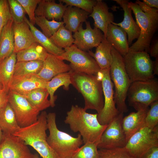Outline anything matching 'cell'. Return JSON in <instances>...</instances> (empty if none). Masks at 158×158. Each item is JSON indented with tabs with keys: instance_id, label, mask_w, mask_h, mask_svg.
Wrapping results in <instances>:
<instances>
[{
	"instance_id": "1",
	"label": "cell",
	"mask_w": 158,
	"mask_h": 158,
	"mask_svg": "<svg viewBox=\"0 0 158 158\" xmlns=\"http://www.w3.org/2000/svg\"><path fill=\"white\" fill-rule=\"evenodd\" d=\"M97 115V113L87 112L84 108L78 105H72L67 112L64 122L68 125L72 131L79 133L84 144H98L108 125L101 124L98 121Z\"/></svg>"
},
{
	"instance_id": "2",
	"label": "cell",
	"mask_w": 158,
	"mask_h": 158,
	"mask_svg": "<svg viewBox=\"0 0 158 158\" xmlns=\"http://www.w3.org/2000/svg\"><path fill=\"white\" fill-rule=\"evenodd\" d=\"M71 84L82 95L85 101L84 109L96 111L97 113L104 104L102 82L97 75L70 71Z\"/></svg>"
},
{
	"instance_id": "3",
	"label": "cell",
	"mask_w": 158,
	"mask_h": 158,
	"mask_svg": "<svg viewBox=\"0 0 158 158\" xmlns=\"http://www.w3.org/2000/svg\"><path fill=\"white\" fill-rule=\"evenodd\" d=\"M47 114L46 111H42L35 122L25 127H20L12 135L32 147L42 158H58L47 142Z\"/></svg>"
},
{
	"instance_id": "4",
	"label": "cell",
	"mask_w": 158,
	"mask_h": 158,
	"mask_svg": "<svg viewBox=\"0 0 158 158\" xmlns=\"http://www.w3.org/2000/svg\"><path fill=\"white\" fill-rule=\"evenodd\" d=\"M56 118L55 112L47 114L49 132L47 139L48 143L58 158H71L83 144L81 136L79 133L77 137H74L59 130L56 125Z\"/></svg>"
},
{
	"instance_id": "5",
	"label": "cell",
	"mask_w": 158,
	"mask_h": 158,
	"mask_svg": "<svg viewBox=\"0 0 158 158\" xmlns=\"http://www.w3.org/2000/svg\"><path fill=\"white\" fill-rule=\"evenodd\" d=\"M111 55L109 75L115 89L114 100L118 111L123 113L128 111L126 100L131 82L126 71L122 56L113 47Z\"/></svg>"
},
{
	"instance_id": "6",
	"label": "cell",
	"mask_w": 158,
	"mask_h": 158,
	"mask_svg": "<svg viewBox=\"0 0 158 158\" xmlns=\"http://www.w3.org/2000/svg\"><path fill=\"white\" fill-rule=\"evenodd\" d=\"M128 6L134 14L136 22L140 30L138 37L129 47V51H144L148 53L152 39L158 28V14L145 13L135 2L129 1Z\"/></svg>"
},
{
	"instance_id": "7",
	"label": "cell",
	"mask_w": 158,
	"mask_h": 158,
	"mask_svg": "<svg viewBox=\"0 0 158 158\" xmlns=\"http://www.w3.org/2000/svg\"><path fill=\"white\" fill-rule=\"evenodd\" d=\"M123 57L125 69L131 83L154 78L153 61L148 53L144 51H129Z\"/></svg>"
},
{
	"instance_id": "8",
	"label": "cell",
	"mask_w": 158,
	"mask_h": 158,
	"mask_svg": "<svg viewBox=\"0 0 158 158\" xmlns=\"http://www.w3.org/2000/svg\"><path fill=\"white\" fill-rule=\"evenodd\" d=\"M109 70L110 68L100 69L97 75L101 81L104 97L103 107L97 113L98 121L102 125H108L120 113L114 100V85L110 78Z\"/></svg>"
},
{
	"instance_id": "9",
	"label": "cell",
	"mask_w": 158,
	"mask_h": 158,
	"mask_svg": "<svg viewBox=\"0 0 158 158\" xmlns=\"http://www.w3.org/2000/svg\"><path fill=\"white\" fill-rule=\"evenodd\" d=\"M156 146H158V126L152 128L144 125L129 139L125 147L132 155L140 158Z\"/></svg>"
},
{
	"instance_id": "10",
	"label": "cell",
	"mask_w": 158,
	"mask_h": 158,
	"mask_svg": "<svg viewBox=\"0 0 158 158\" xmlns=\"http://www.w3.org/2000/svg\"><path fill=\"white\" fill-rule=\"evenodd\" d=\"M64 52L58 57L62 60L70 62L71 70L87 74L97 75L100 70L95 60L88 53L73 44L64 49Z\"/></svg>"
},
{
	"instance_id": "11",
	"label": "cell",
	"mask_w": 158,
	"mask_h": 158,
	"mask_svg": "<svg viewBox=\"0 0 158 158\" xmlns=\"http://www.w3.org/2000/svg\"><path fill=\"white\" fill-rule=\"evenodd\" d=\"M127 97L131 106L140 104L149 107L158 100V81L154 78L145 81L132 83L128 89Z\"/></svg>"
},
{
	"instance_id": "12",
	"label": "cell",
	"mask_w": 158,
	"mask_h": 158,
	"mask_svg": "<svg viewBox=\"0 0 158 158\" xmlns=\"http://www.w3.org/2000/svg\"><path fill=\"white\" fill-rule=\"evenodd\" d=\"M8 103L16 116L20 127H24L35 122L40 112L33 107L23 96L9 90Z\"/></svg>"
},
{
	"instance_id": "13",
	"label": "cell",
	"mask_w": 158,
	"mask_h": 158,
	"mask_svg": "<svg viewBox=\"0 0 158 158\" xmlns=\"http://www.w3.org/2000/svg\"><path fill=\"white\" fill-rule=\"evenodd\" d=\"M123 113H120L108 124L97 147L98 149H109L125 146L127 141L122 122Z\"/></svg>"
},
{
	"instance_id": "14",
	"label": "cell",
	"mask_w": 158,
	"mask_h": 158,
	"mask_svg": "<svg viewBox=\"0 0 158 158\" xmlns=\"http://www.w3.org/2000/svg\"><path fill=\"white\" fill-rule=\"evenodd\" d=\"M36 154L32 153L18 137L3 133L0 143V158H35Z\"/></svg>"
},
{
	"instance_id": "15",
	"label": "cell",
	"mask_w": 158,
	"mask_h": 158,
	"mask_svg": "<svg viewBox=\"0 0 158 158\" xmlns=\"http://www.w3.org/2000/svg\"><path fill=\"white\" fill-rule=\"evenodd\" d=\"M86 28L83 29L82 23L73 35V44L79 49L84 51L96 47L104 36L101 31L94 27L92 28L89 21L85 22Z\"/></svg>"
},
{
	"instance_id": "16",
	"label": "cell",
	"mask_w": 158,
	"mask_h": 158,
	"mask_svg": "<svg viewBox=\"0 0 158 158\" xmlns=\"http://www.w3.org/2000/svg\"><path fill=\"white\" fill-rule=\"evenodd\" d=\"M131 106L137 111L130 113L123 118L122 122V128L127 142L144 125L150 109L149 107L140 104H135Z\"/></svg>"
},
{
	"instance_id": "17",
	"label": "cell",
	"mask_w": 158,
	"mask_h": 158,
	"mask_svg": "<svg viewBox=\"0 0 158 158\" xmlns=\"http://www.w3.org/2000/svg\"><path fill=\"white\" fill-rule=\"evenodd\" d=\"M47 82L35 75L13 76L9 90L24 95L35 89L46 88Z\"/></svg>"
},
{
	"instance_id": "18",
	"label": "cell",
	"mask_w": 158,
	"mask_h": 158,
	"mask_svg": "<svg viewBox=\"0 0 158 158\" xmlns=\"http://www.w3.org/2000/svg\"><path fill=\"white\" fill-rule=\"evenodd\" d=\"M71 70L69 64L65 63L58 56L48 53L43 61L41 69L37 75L47 82L56 75Z\"/></svg>"
},
{
	"instance_id": "19",
	"label": "cell",
	"mask_w": 158,
	"mask_h": 158,
	"mask_svg": "<svg viewBox=\"0 0 158 158\" xmlns=\"http://www.w3.org/2000/svg\"><path fill=\"white\" fill-rule=\"evenodd\" d=\"M123 9L124 11V18L122 21L117 23H111L121 28L128 35L129 45L131 44L133 40L138 39L140 34V30L132 15V11L128 6L129 1L127 0H113Z\"/></svg>"
},
{
	"instance_id": "20",
	"label": "cell",
	"mask_w": 158,
	"mask_h": 158,
	"mask_svg": "<svg viewBox=\"0 0 158 158\" xmlns=\"http://www.w3.org/2000/svg\"><path fill=\"white\" fill-rule=\"evenodd\" d=\"M92 12L89 15L94 20V25L102 31L105 37L108 25L114 22V16L109 11V8L102 0H97Z\"/></svg>"
},
{
	"instance_id": "21",
	"label": "cell",
	"mask_w": 158,
	"mask_h": 158,
	"mask_svg": "<svg viewBox=\"0 0 158 158\" xmlns=\"http://www.w3.org/2000/svg\"><path fill=\"white\" fill-rule=\"evenodd\" d=\"M53 0H40L35 12V16H42L49 20L61 21L67 7L61 2Z\"/></svg>"
},
{
	"instance_id": "22",
	"label": "cell",
	"mask_w": 158,
	"mask_h": 158,
	"mask_svg": "<svg viewBox=\"0 0 158 158\" xmlns=\"http://www.w3.org/2000/svg\"><path fill=\"white\" fill-rule=\"evenodd\" d=\"M107 41L122 56L129 51V45L126 32L120 27L109 24L105 37Z\"/></svg>"
},
{
	"instance_id": "23",
	"label": "cell",
	"mask_w": 158,
	"mask_h": 158,
	"mask_svg": "<svg viewBox=\"0 0 158 158\" xmlns=\"http://www.w3.org/2000/svg\"><path fill=\"white\" fill-rule=\"evenodd\" d=\"M14 41V52L25 49L36 42L28 23L24 20L19 23H13Z\"/></svg>"
},
{
	"instance_id": "24",
	"label": "cell",
	"mask_w": 158,
	"mask_h": 158,
	"mask_svg": "<svg viewBox=\"0 0 158 158\" xmlns=\"http://www.w3.org/2000/svg\"><path fill=\"white\" fill-rule=\"evenodd\" d=\"M89 15L87 12L78 8L67 6L62 18L65 27L74 33L80 24L86 21Z\"/></svg>"
},
{
	"instance_id": "25",
	"label": "cell",
	"mask_w": 158,
	"mask_h": 158,
	"mask_svg": "<svg viewBox=\"0 0 158 158\" xmlns=\"http://www.w3.org/2000/svg\"><path fill=\"white\" fill-rule=\"evenodd\" d=\"M13 23L11 18L2 31L0 37V62L13 52L14 47Z\"/></svg>"
},
{
	"instance_id": "26",
	"label": "cell",
	"mask_w": 158,
	"mask_h": 158,
	"mask_svg": "<svg viewBox=\"0 0 158 158\" xmlns=\"http://www.w3.org/2000/svg\"><path fill=\"white\" fill-rule=\"evenodd\" d=\"M112 47L104 36L96 47L95 52H93L89 50L88 53L95 60L100 69L109 68L112 61Z\"/></svg>"
},
{
	"instance_id": "27",
	"label": "cell",
	"mask_w": 158,
	"mask_h": 158,
	"mask_svg": "<svg viewBox=\"0 0 158 158\" xmlns=\"http://www.w3.org/2000/svg\"><path fill=\"white\" fill-rule=\"evenodd\" d=\"M0 128L3 133L13 134L20 128L14 111L8 103L0 111Z\"/></svg>"
},
{
	"instance_id": "28",
	"label": "cell",
	"mask_w": 158,
	"mask_h": 158,
	"mask_svg": "<svg viewBox=\"0 0 158 158\" xmlns=\"http://www.w3.org/2000/svg\"><path fill=\"white\" fill-rule=\"evenodd\" d=\"M69 71L59 74L47 82L46 88L50 96L49 100L50 107H52L55 105L57 97L54 94L56 90L61 86H63V89L66 91L69 89V85L71 84Z\"/></svg>"
},
{
	"instance_id": "29",
	"label": "cell",
	"mask_w": 158,
	"mask_h": 158,
	"mask_svg": "<svg viewBox=\"0 0 158 158\" xmlns=\"http://www.w3.org/2000/svg\"><path fill=\"white\" fill-rule=\"evenodd\" d=\"M16 62V53L14 52L0 62V81L4 88L8 93Z\"/></svg>"
},
{
	"instance_id": "30",
	"label": "cell",
	"mask_w": 158,
	"mask_h": 158,
	"mask_svg": "<svg viewBox=\"0 0 158 158\" xmlns=\"http://www.w3.org/2000/svg\"><path fill=\"white\" fill-rule=\"evenodd\" d=\"M25 21L29 25L36 42L42 46L48 53L59 56L64 52V50L57 46L51 40L37 29L25 17Z\"/></svg>"
},
{
	"instance_id": "31",
	"label": "cell",
	"mask_w": 158,
	"mask_h": 158,
	"mask_svg": "<svg viewBox=\"0 0 158 158\" xmlns=\"http://www.w3.org/2000/svg\"><path fill=\"white\" fill-rule=\"evenodd\" d=\"M49 53L37 42L16 53L17 61L40 60L44 61Z\"/></svg>"
},
{
	"instance_id": "32",
	"label": "cell",
	"mask_w": 158,
	"mask_h": 158,
	"mask_svg": "<svg viewBox=\"0 0 158 158\" xmlns=\"http://www.w3.org/2000/svg\"><path fill=\"white\" fill-rule=\"evenodd\" d=\"M49 94L45 88L33 90L23 96L31 104L39 111H42L50 107L48 99Z\"/></svg>"
},
{
	"instance_id": "33",
	"label": "cell",
	"mask_w": 158,
	"mask_h": 158,
	"mask_svg": "<svg viewBox=\"0 0 158 158\" xmlns=\"http://www.w3.org/2000/svg\"><path fill=\"white\" fill-rule=\"evenodd\" d=\"M43 62V61L40 60L17 61L13 76L37 75L41 69Z\"/></svg>"
},
{
	"instance_id": "34",
	"label": "cell",
	"mask_w": 158,
	"mask_h": 158,
	"mask_svg": "<svg viewBox=\"0 0 158 158\" xmlns=\"http://www.w3.org/2000/svg\"><path fill=\"white\" fill-rule=\"evenodd\" d=\"M50 39L57 46L62 49L70 47L74 41L72 32L66 28L64 25L60 27Z\"/></svg>"
},
{
	"instance_id": "35",
	"label": "cell",
	"mask_w": 158,
	"mask_h": 158,
	"mask_svg": "<svg viewBox=\"0 0 158 158\" xmlns=\"http://www.w3.org/2000/svg\"><path fill=\"white\" fill-rule=\"evenodd\" d=\"M35 24L41 28L42 32L49 38L64 25L63 21H57L54 19L49 20L44 17L39 16H35Z\"/></svg>"
},
{
	"instance_id": "36",
	"label": "cell",
	"mask_w": 158,
	"mask_h": 158,
	"mask_svg": "<svg viewBox=\"0 0 158 158\" xmlns=\"http://www.w3.org/2000/svg\"><path fill=\"white\" fill-rule=\"evenodd\" d=\"M97 143H87L80 147L71 158H99Z\"/></svg>"
},
{
	"instance_id": "37",
	"label": "cell",
	"mask_w": 158,
	"mask_h": 158,
	"mask_svg": "<svg viewBox=\"0 0 158 158\" xmlns=\"http://www.w3.org/2000/svg\"><path fill=\"white\" fill-rule=\"evenodd\" d=\"M99 158H137L124 147L106 149H99Z\"/></svg>"
},
{
	"instance_id": "38",
	"label": "cell",
	"mask_w": 158,
	"mask_h": 158,
	"mask_svg": "<svg viewBox=\"0 0 158 158\" xmlns=\"http://www.w3.org/2000/svg\"><path fill=\"white\" fill-rule=\"evenodd\" d=\"M8 2L14 23H19L24 21L26 12L21 4L17 0H8Z\"/></svg>"
},
{
	"instance_id": "39",
	"label": "cell",
	"mask_w": 158,
	"mask_h": 158,
	"mask_svg": "<svg viewBox=\"0 0 158 158\" xmlns=\"http://www.w3.org/2000/svg\"><path fill=\"white\" fill-rule=\"evenodd\" d=\"M59 1L64 3L67 6L75 7L88 13L90 14L97 3L95 0H59Z\"/></svg>"
},
{
	"instance_id": "40",
	"label": "cell",
	"mask_w": 158,
	"mask_h": 158,
	"mask_svg": "<svg viewBox=\"0 0 158 158\" xmlns=\"http://www.w3.org/2000/svg\"><path fill=\"white\" fill-rule=\"evenodd\" d=\"M150 108L146 116L144 125L150 128H154L158 124V100L150 105Z\"/></svg>"
},
{
	"instance_id": "41",
	"label": "cell",
	"mask_w": 158,
	"mask_h": 158,
	"mask_svg": "<svg viewBox=\"0 0 158 158\" xmlns=\"http://www.w3.org/2000/svg\"><path fill=\"white\" fill-rule=\"evenodd\" d=\"M28 14L30 21L34 25L35 24V12L40 0H17Z\"/></svg>"
},
{
	"instance_id": "42",
	"label": "cell",
	"mask_w": 158,
	"mask_h": 158,
	"mask_svg": "<svg viewBox=\"0 0 158 158\" xmlns=\"http://www.w3.org/2000/svg\"><path fill=\"white\" fill-rule=\"evenodd\" d=\"M11 18L8 0H0V37L4 26Z\"/></svg>"
},
{
	"instance_id": "43",
	"label": "cell",
	"mask_w": 158,
	"mask_h": 158,
	"mask_svg": "<svg viewBox=\"0 0 158 158\" xmlns=\"http://www.w3.org/2000/svg\"><path fill=\"white\" fill-rule=\"evenodd\" d=\"M135 3L138 5L140 10L145 13L150 14H158L157 9L151 8L142 1L137 0L136 1Z\"/></svg>"
},
{
	"instance_id": "44",
	"label": "cell",
	"mask_w": 158,
	"mask_h": 158,
	"mask_svg": "<svg viewBox=\"0 0 158 158\" xmlns=\"http://www.w3.org/2000/svg\"><path fill=\"white\" fill-rule=\"evenodd\" d=\"M8 93L4 88L0 91V111L8 103Z\"/></svg>"
},
{
	"instance_id": "45",
	"label": "cell",
	"mask_w": 158,
	"mask_h": 158,
	"mask_svg": "<svg viewBox=\"0 0 158 158\" xmlns=\"http://www.w3.org/2000/svg\"><path fill=\"white\" fill-rule=\"evenodd\" d=\"M150 56L155 58L158 57V40L156 38L151 43L149 52Z\"/></svg>"
},
{
	"instance_id": "46",
	"label": "cell",
	"mask_w": 158,
	"mask_h": 158,
	"mask_svg": "<svg viewBox=\"0 0 158 158\" xmlns=\"http://www.w3.org/2000/svg\"><path fill=\"white\" fill-rule=\"evenodd\" d=\"M140 158H158V146L151 148Z\"/></svg>"
},
{
	"instance_id": "47",
	"label": "cell",
	"mask_w": 158,
	"mask_h": 158,
	"mask_svg": "<svg viewBox=\"0 0 158 158\" xmlns=\"http://www.w3.org/2000/svg\"><path fill=\"white\" fill-rule=\"evenodd\" d=\"M142 2L151 8L158 9V0H143Z\"/></svg>"
},
{
	"instance_id": "48",
	"label": "cell",
	"mask_w": 158,
	"mask_h": 158,
	"mask_svg": "<svg viewBox=\"0 0 158 158\" xmlns=\"http://www.w3.org/2000/svg\"><path fill=\"white\" fill-rule=\"evenodd\" d=\"M153 72L154 75H158V57L156 58L153 63Z\"/></svg>"
},
{
	"instance_id": "49",
	"label": "cell",
	"mask_w": 158,
	"mask_h": 158,
	"mask_svg": "<svg viewBox=\"0 0 158 158\" xmlns=\"http://www.w3.org/2000/svg\"><path fill=\"white\" fill-rule=\"evenodd\" d=\"M3 133L1 128H0V143L3 138Z\"/></svg>"
},
{
	"instance_id": "50",
	"label": "cell",
	"mask_w": 158,
	"mask_h": 158,
	"mask_svg": "<svg viewBox=\"0 0 158 158\" xmlns=\"http://www.w3.org/2000/svg\"><path fill=\"white\" fill-rule=\"evenodd\" d=\"M4 88L3 85L0 81V91Z\"/></svg>"
},
{
	"instance_id": "51",
	"label": "cell",
	"mask_w": 158,
	"mask_h": 158,
	"mask_svg": "<svg viewBox=\"0 0 158 158\" xmlns=\"http://www.w3.org/2000/svg\"><path fill=\"white\" fill-rule=\"evenodd\" d=\"M35 158H42L40 157L38 155H37V154H36V155Z\"/></svg>"
}]
</instances>
